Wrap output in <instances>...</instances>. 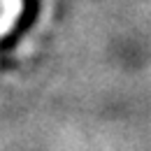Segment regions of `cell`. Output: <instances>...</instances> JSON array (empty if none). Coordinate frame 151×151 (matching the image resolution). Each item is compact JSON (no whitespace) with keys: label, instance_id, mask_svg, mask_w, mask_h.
I'll use <instances>...</instances> for the list:
<instances>
[{"label":"cell","instance_id":"1","mask_svg":"<svg viewBox=\"0 0 151 151\" xmlns=\"http://www.w3.org/2000/svg\"><path fill=\"white\" fill-rule=\"evenodd\" d=\"M21 12H23V0H2V9H0V37L7 35L14 28V23L21 17Z\"/></svg>","mask_w":151,"mask_h":151}]
</instances>
